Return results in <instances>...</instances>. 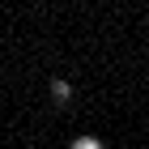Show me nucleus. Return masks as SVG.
Instances as JSON below:
<instances>
[{
    "mask_svg": "<svg viewBox=\"0 0 149 149\" xmlns=\"http://www.w3.org/2000/svg\"><path fill=\"white\" fill-rule=\"evenodd\" d=\"M47 90H51V98H56V102H68V98H72V85H68V81H60V77H51V85H47Z\"/></svg>",
    "mask_w": 149,
    "mask_h": 149,
    "instance_id": "nucleus-1",
    "label": "nucleus"
},
{
    "mask_svg": "<svg viewBox=\"0 0 149 149\" xmlns=\"http://www.w3.org/2000/svg\"><path fill=\"white\" fill-rule=\"evenodd\" d=\"M72 149H102V141H98V136H77Z\"/></svg>",
    "mask_w": 149,
    "mask_h": 149,
    "instance_id": "nucleus-2",
    "label": "nucleus"
}]
</instances>
